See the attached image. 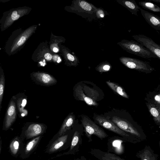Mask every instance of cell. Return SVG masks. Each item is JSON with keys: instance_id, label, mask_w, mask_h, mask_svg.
<instances>
[{"instance_id": "1", "label": "cell", "mask_w": 160, "mask_h": 160, "mask_svg": "<svg viewBox=\"0 0 160 160\" xmlns=\"http://www.w3.org/2000/svg\"><path fill=\"white\" fill-rule=\"evenodd\" d=\"M37 28L33 25L23 30L19 28L13 31L6 42L4 50L9 56L14 55L24 47L28 39L34 33Z\"/></svg>"}, {"instance_id": "2", "label": "cell", "mask_w": 160, "mask_h": 160, "mask_svg": "<svg viewBox=\"0 0 160 160\" xmlns=\"http://www.w3.org/2000/svg\"><path fill=\"white\" fill-rule=\"evenodd\" d=\"M32 8L24 6L13 8L4 12L0 19V29L3 32L16 21L23 16L28 14Z\"/></svg>"}, {"instance_id": "3", "label": "cell", "mask_w": 160, "mask_h": 160, "mask_svg": "<svg viewBox=\"0 0 160 160\" xmlns=\"http://www.w3.org/2000/svg\"><path fill=\"white\" fill-rule=\"evenodd\" d=\"M71 130L68 131L61 136L51 139L46 147L44 152L51 154L65 150L69 148L75 131Z\"/></svg>"}, {"instance_id": "4", "label": "cell", "mask_w": 160, "mask_h": 160, "mask_svg": "<svg viewBox=\"0 0 160 160\" xmlns=\"http://www.w3.org/2000/svg\"><path fill=\"white\" fill-rule=\"evenodd\" d=\"M117 44L128 52L142 58L146 59L157 58L153 54L139 43L132 40L123 39Z\"/></svg>"}, {"instance_id": "5", "label": "cell", "mask_w": 160, "mask_h": 160, "mask_svg": "<svg viewBox=\"0 0 160 160\" xmlns=\"http://www.w3.org/2000/svg\"><path fill=\"white\" fill-rule=\"evenodd\" d=\"M94 119L101 126L120 136L123 141L134 144L140 142L137 138L121 129L108 119L98 115L94 116Z\"/></svg>"}, {"instance_id": "6", "label": "cell", "mask_w": 160, "mask_h": 160, "mask_svg": "<svg viewBox=\"0 0 160 160\" xmlns=\"http://www.w3.org/2000/svg\"><path fill=\"white\" fill-rule=\"evenodd\" d=\"M111 121L121 129L138 139L140 142L145 140L146 135L141 128L118 117H113Z\"/></svg>"}, {"instance_id": "7", "label": "cell", "mask_w": 160, "mask_h": 160, "mask_svg": "<svg viewBox=\"0 0 160 160\" xmlns=\"http://www.w3.org/2000/svg\"><path fill=\"white\" fill-rule=\"evenodd\" d=\"M81 122L85 135L88 139V142L92 141V136L95 135L101 140L106 138L108 136L104 131L98 126L89 118L85 115H82L81 116Z\"/></svg>"}, {"instance_id": "8", "label": "cell", "mask_w": 160, "mask_h": 160, "mask_svg": "<svg viewBox=\"0 0 160 160\" xmlns=\"http://www.w3.org/2000/svg\"><path fill=\"white\" fill-rule=\"evenodd\" d=\"M119 60L126 67L140 72L149 73L154 69L148 62L138 59L122 56L119 58Z\"/></svg>"}, {"instance_id": "9", "label": "cell", "mask_w": 160, "mask_h": 160, "mask_svg": "<svg viewBox=\"0 0 160 160\" xmlns=\"http://www.w3.org/2000/svg\"><path fill=\"white\" fill-rule=\"evenodd\" d=\"M133 38L160 60V46L151 38L143 34L134 35Z\"/></svg>"}, {"instance_id": "10", "label": "cell", "mask_w": 160, "mask_h": 160, "mask_svg": "<svg viewBox=\"0 0 160 160\" xmlns=\"http://www.w3.org/2000/svg\"><path fill=\"white\" fill-rule=\"evenodd\" d=\"M82 132L80 130H75L69 150L67 152L58 154L51 159H53L64 155L76 154L79 151L80 146L82 143Z\"/></svg>"}, {"instance_id": "11", "label": "cell", "mask_w": 160, "mask_h": 160, "mask_svg": "<svg viewBox=\"0 0 160 160\" xmlns=\"http://www.w3.org/2000/svg\"><path fill=\"white\" fill-rule=\"evenodd\" d=\"M47 129V126L42 123H32L25 130L24 137L26 139H28L42 135L46 132Z\"/></svg>"}, {"instance_id": "12", "label": "cell", "mask_w": 160, "mask_h": 160, "mask_svg": "<svg viewBox=\"0 0 160 160\" xmlns=\"http://www.w3.org/2000/svg\"><path fill=\"white\" fill-rule=\"evenodd\" d=\"M16 103L14 99H12L9 104L5 116L4 127L8 129L15 121L16 115Z\"/></svg>"}, {"instance_id": "13", "label": "cell", "mask_w": 160, "mask_h": 160, "mask_svg": "<svg viewBox=\"0 0 160 160\" xmlns=\"http://www.w3.org/2000/svg\"><path fill=\"white\" fill-rule=\"evenodd\" d=\"M73 4V5L71 8L72 10L90 14H95L97 7L85 1L77 0L74 1Z\"/></svg>"}, {"instance_id": "14", "label": "cell", "mask_w": 160, "mask_h": 160, "mask_svg": "<svg viewBox=\"0 0 160 160\" xmlns=\"http://www.w3.org/2000/svg\"><path fill=\"white\" fill-rule=\"evenodd\" d=\"M31 74L35 80L44 85L51 86L56 84L57 82L54 77L46 72H34L32 73Z\"/></svg>"}, {"instance_id": "15", "label": "cell", "mask_w": 160, "mask_h": 160, "mask_svg": "<svg viewBox=\"0 0 160 160\" xmlns=\"http://www.w3.org/2000/svg\"><path fill=\"white\" fill-rule=\"evenodd\" d=\"M89 153L98 160H126L115 154L98 149H91Z\"/></svg>"}, {"instance_id": "16", "label": "cell", "mask_w": 160, "mask_h": 160, "mask_svg": "<svg viewBox=\"0 0 160 160\" xmlns=\"http://www.w3.org/2000/svg\"><path fill=\"white\" fill-rule=\"evenodd\" d=\"M139 9L142 15L148 23L156 30H160V17L141 8Z\"/></svg>"}, {"instance_id": "17", "label": "cell", "mask_w": 160, "mask_h": 160, "mask_svg": "<svg viewBox=\"0 0 160 160\" xmlns=\"http://www.w3.org/2000/svg\"><path fill=\"white\" fill-rule=\"evenodd\" d=\"M75 119V116L73 113H69L64 120L59 131L51 139L61 136L71 129L74 125Z\"/></svg>"}, {"instance_id": "18", "label": "cell", "mask_w": 160, "mask_h": 160, "mask_svg": "<svg viewBox=\"0 0 160 160\" xmlns=\"http://www.w3.org/2000/svg\"><path fill=\"white\" fill-rule=\"evenodd\" d=\"M136 156L140 160H158V155L154 153L149 145H146L139 151Z\"/></svg>"}, {"instance_id": "19", "label": "cell", "mask_w": 160, "mask_h": 160, "mask_svg": "<svg viewBox=\"0 0 160 160\" xmlns=\"http://www.w3.org/2000/svg\"><path fill=\"white\" fill-rule=\"evenodd\" d=\"M42 137V135L33 138L25 146L23 151L22 157L27 158L37 148Z\"/></svg>"}, {"instance_id": "20", "label": "cell", "mask_w": 160, "mask_h": 160, "mask_svg": "<svg viewBox=\"0 0 160 160\" xmlns=\"http://www.w3.org/2000/svg\"><path fill=\"white\" fill-rule=\"evenodd\" d=\"M41 57L42 59L48 61L52 60L53 55L49 49L44 47L40 48L38 46L34 52L32 58L34 61L37 62Z\"/></svg>"}, {"instance_id": "21", "label": "cell", "mask_w": 160, "mask_h": 160, "mask_svg": "<svg viewBox=\"0 0 160 160\" xmlns=\"http://www.w3.org/2000/svg\"><path fill=\"white\" fill-rule=\"evenodd\" d=\"M116 2L128 9L132 14L138 16L140 7L134 0H116Z\"/></svg>"}, {"instance_id": "22", "label": "cell", "mask_w": 160, "mask_h": 160, "mask_svg": "<svg viewBox=\"0 0 160 160\" xmlns=\"http://www.w3.org/2000/svg\"><path fill=\"white\" fill-rule=\"evenodd\" d=\"M61 51L65 61V64L68 66H76L79 62L78 58L72 55L64 47L60 46Z\"/></svg>"}, {"instance_id": "23", "label": "cell", "mask_w": 160, "mask_h": 160, "mask_svg": "<svg viewBox=\"0 0 160 160\" xmlns=\"http://www.w3.org/2000/svg\"><path fill=\"white\" fill-rule=\"evenodd\" d=\"M147 107L148 110L153 116L155 122L159 125L160 124V110L154 105L151 104H148Z\"/></svg>"}, {"instance_id": "24", "label": "cell", "mask_w": 160, "mask_h": 160, "mask_svg": "<svg viewBox=\"0 0 160 160\" xmlns=\"http://www.w3.org/2000/svg\"><path fill=\"white\" fill-rule=\"evenodd\" d=\"M106 83L109 87L117 94L125 98H128V95L121 87L110 81H107Z\"/></svg>"}, {"instance_id": "25", "label": "cell", "mask_w": 160, "mask_h": 160, "mask_svg": "<svg viewBox=\"0 0 160 160\" xmlns=\"http://www.w3.org/2000/svg\"><path fill=\"white\" fill-rule=\"evenodd\" d=\"M139 5L142 8L155 12H160V8L153 3L148 1H141L138 2Z\"/></svg>"}, {"instance_id": "26", "label": "cell", "mask_w": 160, "mask_h": 160, "mask_svg": "<svg viewBox=\"0 0 160 160\" xmlns=\"http://www.w3.org/2000/svg\"><path fill=\"white\" fill-rule=\"evenodd\" d=\"M5 75L2 67H0V112L2 108V103L4 90Z\"/></svg>"}, {"instance_id": "27", "label": "cell", "mask_w": 160, "mask_h": 160, "mask_svg": "<svg viewBox=\"0 0 160 160\" xmlns=\"http://www.w3.org/2000/svg\"><path fill=\"white\" fill-rule=\"evenodd\" d=\"M21 142L18 138H15L11 142L10 145L11 152L13 155H16L20 148Z\"/></svg>"}, {"instance_id": "28", "label": "cell", "mask_w": 160, "mask_h": 160, "mask_svg": "<svg viewBox=\"0 0 160 160\" xmlns=\"http://www.w3.org/2000/svg\"><path fill=\"white\" fill-rule=\"evenodd\" d=\"M112 68L111 64L108 62L104 61L100 63L95 68L96 70L100 72H107Z\"/></svg>"}, {"instance_id": "29", "label": "cell", "mask_w": 160, "mask_h": 160, "mask_svg": "<svg viewBox=\"0 0 160 160\" xmlns=\"http://www.w3.org/2000/svg\"><path fill=\"white\" fill-rule=\"evenodd\" d=\"M27 102V100L25 98L19 99L17 101V106L19 112L21 113L22 116L25 115L26 112L24 111L25 110H23Z\"/></svg>"}, {"instance_id": "30", "label": "cell", "mask_w": 160, "mask_h": 160, "mask_svg": "<svg viewBox=\"0 0 160 160\" xmlns=\"http://www.w3.org/2000/svg\"><path fill=\"white\" fill-rule=\"evenodd\" d=\"M108 14V12L103 8H97L95 12L96 16L98 18L103 19Z\"/></svg>"}, {"instance_id": "31", "label": "cell", "mask_w": 160, "mask_h": 160, "mask_svg": "<svg viewBox=\"0 0 160 160\" xmlns=\"http://www.w3.org/2000/svg\"><path fill=\"white\" fill-rule=\"evenodd\" d=\"M160 96L159 95H156L155 97V99L156 101L157 102H158L160 103Z\"/></svg>"}, {"instance_id": "32", "label": "cell", "mask_w": 160, "mask_h": 160, "mask_svg": "<svg viewBox=\"0 0 160 160\" xmlns=\"http://www.w3.org/2000/svg\"><path fill=\"white\" fill-rule=\"evenodd\" d=\"M75 160H87L83 156H81L80 158H77L75 159Z\"/></svg>"}, {"instance_id": "33", "label": "cell", "mask_w": 160, "mask_h": 160, "mask_svg": "<svg viewBox=\"0 0 160 160\" xmlns=\"http://www.w3.org/2000/svg\"><path fill=\"white\" fill-rule=\"evenodd\" d=\"M148 2H158V3H159L160 2V0H148Z\"/></svg>"}, {"instance_id": "34", "label": "cell", "mask_w": 160, "mask_h": 160, "mask_svg": "<svg viewBox=\"0 0 160 160\" xmlns=\"http://www.w3.org/2000/svg\"><path fill=\"white\" fill-rule=\"evenodd\" d=\"M10 0H0V2H8Z\"/></svg>"}]
</instances>
